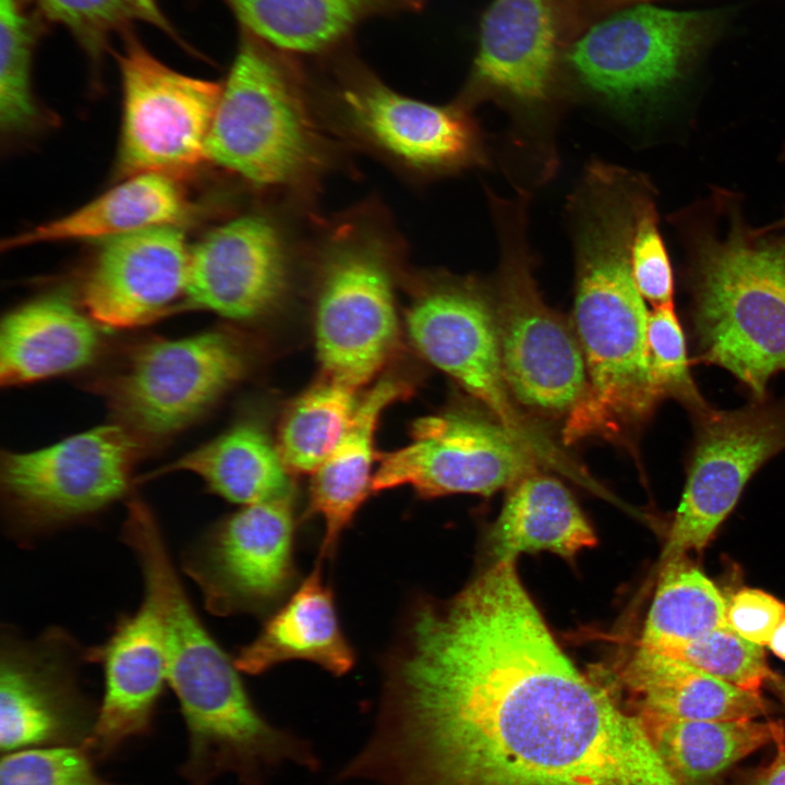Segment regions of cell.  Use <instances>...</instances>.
<instances>
[{"label":"cell","mask_w":785,"mask_h":785,"mask_svg":"<svg viewBox=\"0 0 785 785\" xmlns=\"http://www.w3.org/2000/svg\"><path fill=\"white\" fill-rule=\"evenodd\" d=\"M382 673L373 728L337 783L671 782L639 718L560 650L515 561L412 602Z\"/></svg>","instance_id":"1"},{"label":"cell","mask_w":785,"mask_h":785,"mask_svg":"<svg viewBox=\"0 0 785 785\" xmlns=\"http://www.w3.org/2000/svg\"><path fill=\"white\" fill-rule=\"evenodd\" d=\"M122 540L134 554L144 601L161 628L167 683L185 722L189 748L181 774L208 785L224 774L241 785H266L300 765L305 738L269 722L255 706L239 669L198 617L174 568L162 531L147 505L128 504Z\"/></svg>","instance_id":"2"},{"label":"cell","mask_w":785,"mask_h":785,"mask_svg":"<svg viewBox=\"0 0 785 785\" xmlns=\"http://www.w3.org/2000/svg\"><path fill=\"white\" fill-rule=\"evenodd\" d=\"M580 192L572 328L588 384L565 419L563 439L568 444L591 436H625L663 398L650 364V312L630 265L635 193L615 177L592 179Z\"/></svg>","instance_id":"3"},{"label":"cell","mask_w":785,"mask_h":785,"mask_svg":"<svg viewBox=\"0 0 785 785\" xmlns=\"http://www.w3.org/2000/svg\"><path fill=\"white\" fill-rule=\"evenodd\" d=\"M342 147L297 71L244 36L222 84L205 159L269 201L310 210Z\"/></svg>","instance_id":"4"},{"label":"cell","mask_w":785,"mask_h":785,"mask_svg":"<svg viewBox=\"0 0 785 785\" xmlns=\"http://www.w3.org/2000/svg\"><path fill=\"white\" fill-rule=\"evenodd\" d=\"M317 226L309 253L317 357L324 376L359 389L399 342L395 288L404 245L374 201Z\"/></svg>","instance_id":"5"},{"label":"cell","mask_w":785,"mask_h":785,"mask_svg":"<svg viewBox=\"0 0 785 785\" xmlns=\"http://www.w3.org/2000/svg\"><path fill=\"white\" fill-rule=\"evenodd\" d=\"M696 279L702 360L764 399L771 377L785 371V244L730 234L702 253Z\"/></svg>","instance_id":"6"},{"label":"cell","mask_w":785,"mask_h":785,"mask_svg":"<svg viewBox=\"0 0 785 785\" xmlns=\"http://www.w3.org/2000/svg\"><path fill=\"white\" fill-rule=\"evenodd\" d=\"M313 101L339 143L408 180L432 179L482 160L479 131L462 101L439 106L416 100L361 68L346 69Z\"/></svg>","instance_id":"7"},{"label":"cell","mask_w":785,"mask_h":785,"mask_svg":"<svg viewBox=\"0 0 785 785\" xmlns=\"http://www.w3.org/2000/svg\"><path fill=\"white\" fill-rule=\"evenodd\" d=\"M495 204L503 258L493 305L505 382L520 409L566 419L587 389L581 348L572 326L539 292L518 237L521 210L509 203Z\"/></svg>","instance_id":"8"},{"label":"cell","mask_w":785,"mask_h":785,"mask_svg":"<svg viewBox=\"0 0 785 785\" xmlns=\"http://www.w3.org/2000/svg\"><path fill=\"white\" fill-rule=\"evenodd\" d=\"M246 365L239 339L214 329L133 347L99 387L119 424L143 445L193 423L242 377Z\"/></svg>","instance_id":"9"},{"label":"cell","mask_w":785,"mask_h":785,"mask_svg":"<svg viewBox=\"0 0 785 785\" xmlns=\"http://www.w3.org/2000/svg\"><path fill=\"white\" fill-rule=\"evenodd\" d=\"M723 11H673L648 3L597 20L563 59L582 86L617 106H631L679 80L722 35Z\"/></svg>","instance_id":"10"},{"label":"cell","mask_w":785,"mask_h":785,"mask_svg":"<svg viewBox=\"0 0 785 785\" xmlns=\"http://www.w3.org/2000/svg\"><path fill=\"white\" fill-rule=\"evenodd\" d=\"M141 445L116 423L37 450L3 452L1 493L11 527L37 535L104 510L128 493Z\"/></svg>","instance_id":"11"},{"label":"cell","mask_w":785,"mask_h":785,"mask_svg":"<svg viewBox=\"0 0 785 785\" xmlns=\"http://www.w3.org/2000/svg\"><path fill=\"white\" fill-rule=\"evenodd\" d=\"M406 314L418 351L452 377L540 458L554 446L526 419L505 382L493 298L472 279L445 274L416 278Z\"/></svg>","instance_id":"12"},{"label":"cell","mask_w":785,"mask_h":785,"mask_svg":"<svg viewBox=\"0 0 785 785\" xmlns=\"http://www.w3.org/2000/svg\"><path fill=\"white\" fill-rule=\"evenodd\" d=\"M310 213L271 201L209 230L190 251L185 304L247 321L287 297L311 239L292 220Z\"/></svg>","instance_id":"13"},{"label":"cell","mask_w":785,"mask_h":785,"mask_svg":"<svg viewBox=\"0 0 785 785\" xmlns=\"http://www.w3.org/2000/svg\"><path fill=\"white\" fill-rule=\"evenodd\" d=\"M119 65L122 125L117 177H180L205 161L222 84L169 68L130 36Z\"/></svg>","instance_id":"14"},{"label":"cell","mask_w":785,"mask_h":785,"mask_svg":"<svg viewBox=\"0 0 785 785\" xmlns=\"http://www.w3.org/2000/svg\"><path fill=\"white\" fill-rule=\"evenodd\" d=\"M541 461L493 415L449 410L413 422L410 444L383 455L372 493L409 485L425 498L490 496L539 470Z\"/></svg>","instance_id":"15"},{"label":"cell","mask_w":785,"mask_h":785,"mask_svg":"<svg viewBox=\"0 0 785 785\" xmlns=\"http://www.w3.org/2000/svg\"><path fill=\"white\" fill-rule=\"evenodd\" d=\"M294 494L243 506L202 533L183 569L217 616L261 614L295 580Z\"/></svg>","instance_id":"16"},{"label":"cell","mask_w":785,"mask_h":785,"mask_svg":"<svg viewBox=\"0 0 785 785\" xmlns=\"http://www.w3.org/2000/svg\"><path fill=\"white\" fill-rule=\"evenodd\" d=\"M697 437L663 563L701 551L737 504L753 473L785 448V400L696 418Z\"/></svg>","instance_id":"17"},{"label":"cell","mask_w":785,"mask_h":785,"mask_svg":"<svg viewBox=\"0 0 785 785\" xmlns=\"http://www.w3.org/2000/svg\"><path fill=\"white\" fill-rule=\"evenodd\" d=\"M87 649L60 628L34 640L10 630L0 650V746L3 752L56 745L86 746L97 716L78 685ZM89 662V661H88Z\"/></svg>","instance_id":"18"},{"label":"cell","mask_w":785,"mask_h":785,"mask_svg":"<svg viewBox=\"0 0 785 785\" xmlns=\"http://www.w3.org/2000/svg\"><path fill=\"white\" fill-rule=\"evenodd\" d=\"M190 251L180 226L107 239L86 270L81 304L98 325L132 328L185 298Z\"/></svg>","instance_id":"19"},{"label":"cell","mask_w":785,"mask_h":785,"mask_svg":"<svg viewBox=\"0 0 785 785\" xmlns=\"http://www.w3.org/2000/svg\"><path fill=\"white\" fill-rule=\"evenodd\" d=\"M479 35L472 92L524 104L547 98L573 37L565 0H492Z\"/></svg>","instance_id":"20"},{"label":"cell","mask_w":785,"mask_h":785,"mask_svg":"<svg viewBox=\"0 0 785 785\" xmlns=\"http://www.w3.org/2000/svg\"><path fill=\"white\" fill-rule=\"evenodd\" d=\"M89 662L102 665L104 695L86 744L100 758L122 744L147 735L167 683V663L160 624L143 601L123 615L100 645L87 649Z\"/></svg>","instance_id":"21"},{"label":"cell","mask_w":785,"mask_h":785,"mask_svg":"<svg viewBox=\"0 0 785 785\" xmlns=\"http://www.w3.org/2000/svg\"><path fill=\"white\" fill-rule=\"evenodd\" d=\"M97 325L60 295L14 309L1 322V384H28L89 364L101 345Z\"/></svg>","instance_id":"22"},{"label":"cell","mask_w":785,"mask_h":785,"mask_svg":"<svg viewBox=\"0 0 785 785\" xmlns=\"http://www.w3.org/2000/svg\"><path fill=\"white\" fill-rule=\"evenodd\" d=\"M322 561L319 558L257 637L238 651L234 664L240 672L259 675L292 660L318 664L336 676L351 671L354 651L341 629L333 590L324 582Z\"/></svg>","instance_id":"23"},{"label":"cell","mask_w":785,"mask_h":785,"mask_svg":"<svg viewBox=\"0 0 785 785\" xmlns=\"http://www.w3.org/2000/svg\"><path fill=\"white\" fill-rule=\"evenodd\" d=\"M626 710L636 716L750 720L766 714L760 692L729 685L676 657L641 648L620 674Z\"/></svg>","instance_id":"24"},{"label":"cell","mask_w":785,"mask_h":785,"mask_svg":"<svg viewBox=\"0 0 785 785\" xmlns=\"http://www.w3.org/2000/svg\"><path fill=\"white\" fill-rule=\"evenodd\" d=\"M122 180L68 215L11 237L2 247L107 240L157 227L179 226L193 212L179 177L146 172Z\"/></svg>","instance_id":"25"},{"label":"cell","mask_w":785,"mask_h":785,"mask_svg":"<svg viewBox=\"0 0 785 785\" xmlns=\"http://www.w3.org/2000/svg\"><path fill=\"white\" fill-rule=\"evenodd\" d=\"M411 392V384L402 378H381L360 399L342 439L313 473L305 515L319 516L325 523L321 559L334 554L342 533L372 493L374 437L383 411Z\"/></svg>","instance_id":"26"},{"label":"cell","mask_w":785,"mask_h":785,"mask_svg":"<svg viewBox=\"0 0 785 785\" xmlns=\"http://www.w3.org/2000/svg\"><path fill=\"white\" fill-rule=\"evenodd\" d=\"M595 543L594 531L569 490L539 470L508 488L490 538L494 563L541 551L572 559Z\"/></svg>","instance_id":"27"},{"label":"cell","mask_w":785,"mask_h":785,"mask_svg":"<svg viewBox=\"0 0 785 785\" xmlns=\"http://www.w3.org/2000/svg\"><path fill=\"white\" fill-rule=\"evenodd\" d=\"M174 471L198 475L212 493L242 506L293 494L277 447L253 421L235 423L150 476Z\"/></svg>","instance_id":"28"},{"label":"cell","mask_w":785,"mask_h":785,"mask_svg":"<svg viewBox=\"0 0 785 785\" xmlns=\"http://www.w3.org/2000/svg\"><path fill=\"white\" fill-rule=\"evenodd\" d=\"M637 717L660 758L681 785H715L739 761L773 744L780 724L757 718Z\"/></svg>","instance_id":"29"},{"label":"cell","mask_w":785,"mask_h":785,"mask_svg":"<svg viewBox=\"0 0 785 785\" xmlns=\"http://www.w3.org/2000/svg\"><path fill=\"white\" fill-rule=\"evenodd\" d=\"M247 33L302 53L326 49L367 17L409 7V0H227Z\"/></svg>","instance_id":"30"},{"label":"cell","mask_w":785,"mask_h":785,"mask_svg":"<svg viewBox=\"0 0 785 785\" xmlns=\"http://www.w3.org/2000/svg\"><path fill=\"white\" fill-rule=\"evenodd\" d=\"M727 602L686 555L664 561L638 648L663 652L726 625Z\"/></svg>","instance_id":"31"},{"label":"cell","mask_w":785,"mask_h":785,"mask_svg":"<svg viewBox=\"0 0 785 785\" xmlns=\"http://www.w3.org/2000/svg\"><path fill=\"white\" fill-rule=\"evenodd\" d=\"M357 390L324 376L293 401L276 445L289 472L314 473L328 459L360 403Z\"/></svg>","instance_id":"32"},{"label":"cell","mask_w":785,"mask_h":785,"mask_svg":"<svg viewBox=\"0 0 785 785\" xmlns=\"http://www.w3.org/2000/svg\"><path fill=\"white\" fill-rule=\"evenodd\" d=\"M34 28L20 0H0V124L17 135L37 126L41 113L32 92Z\"/></svg>","instance_id":"33"},{"label":"cell","mask_w":785,"mask_h":785,"mask_svg":"<svg viewBox=\"0 0 785 785\" xmlns=\"http://www.w3.org/2000/svg\"><path fill=\"white\" fill-rule=\"evenodd\" d=\"M44 13L97 57L111 35L145 23L173 35L157 0H37Z\"/></svg>","instance_id":"34"},{"label":"cell","mask_w":785,"mask_h":785,"mask_svg":"<svg viewBox=\"0 0 785 785\" xmlns=\"http://www.w3.org/2000/svg\"><path fill=\"white\" fill-rule=\"evenodd\" d=\"M655 653L683 660L729 685L752 692H760L772 673L763 648L745 639L727 624L698 639Z\"/></svg>","instance_id":"35"},{"label":"cell","mask_w":785,"mask_h":785,"mask_svg":"<svg viewBox=\"0 0 785 785\" xmlns=\"http://www.w3.org/2000/svg\"><path fill=\"white\" fill-rule=\"evenodd\" d=\"M83 745L23 748L7 752L0 764V785H120L96 772Z\"/></svg>","instance_id":"36"},{"label":"cell","mask_w":785,"mask_h":785,"mask_svg":"<svg viewBox=\"0 0 785 785\" xmlns=\"http://www.w3.org/2000/svg\"><path fill=\"white\" fill-rule=\"evenodd\" d=\"M647 339L651 371L662 397L676 398L695 418L710 410L691 378L685 336L673 304L650 312Z\"/></svg>","instance_id":"37"},{"label":"cell","mask_w":785,"mask_h":785,"mask_svg":"<svg viewBox=\"0 0 785 785\" xmlns=\"http://www.w3.org/2000/svg\"><path fill=\"white\" fill-rule=\"evenodd\" d=\"M630 265L636 286L653 307L673 304L674 280L654 208L640 196L630 245Z\"/></svg>","instance_id":"38"},{"label":"cell","mask_w":785,"mask_h":785,"mask_svg":"<svg viewBox=\"0 0 785 785\" xmlns=\"http://www.w3.org/2000/svg\"><path fill=\"white\" fill-rule=\"evenodd\" d=\"M785 614V604L773 595L745 588L736 592L726 608V624L745 639L768 645Z\"/></svg>","instance_id":"39"},{"label":"cell","mask_w":785,"mask_h":785,"mask_svg":"<svg viewBox=\"0 0 785 785\" xmlns=\"http://www.w3.org/2000/svg\"><path fill=\"white\" fill-rule=\"evenodd\" d=\"M773 744L772 760L744 775L736 785H785V729L782 723L776 728Z\"/></svg>","instance_id":"40"},{"label":"cell","mask_w":785,"mask_h":785,"mask_svg":"<svg viewBox=\"0 0 785 785\" xmlns=\"http://www.w3.org/2000/svg\"><path fill=\"white\" fill-rule=\"evenodd\" d=\"M651 0H568L572 17L580 29L621 9Z\"/></svg>","instance_id":"41"},{"label":"cell","mask_w":785,"mask_h":785,"mask_svg":"<svg viewBox=\"0 0 785 785\" xmlns=\"http://www.w3.org/2000/svg\"><path fill=\"white\" fill-rule=\"evenodd\" d=\"M768 645L776 656L785 661V614L774 630Z\"/></svg>","instance_id":"42"},{"label":"cell","mask_w":785,"mask_h":785,"mask_svg":"<svg viewBox=\"0 0 785 785\" xmlns=\"http://www.w3.org/2000/svg\"><path fill=\"white\" fill-rule=\"evenodd\" d=\"M785 706V676L772 672L766 683Z\"/></svg>","instance_id":"43"},{"label":"cell","mask_w":785,"mask_h":785,"mask_svg":"<svg viewBox=\"0 0 785 785\" xmlns=\"http://www.w3.org/2000/svg\"><path fill=\"white\" fill-rule=\"evenodd\" d=\"M566 3H567V0H566ZM567 8H568V12H569V16H570V21H571V25H572L573 33H575L576 36H578L581 32L579 33V32L575 28V26H573L568 3H567Z\"/></svg>","instance_id":"44"}]
</instances>
